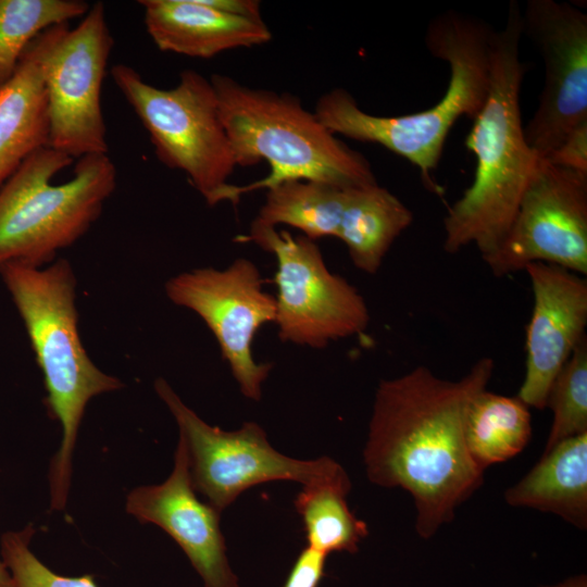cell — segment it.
Segmentation results:
<instances>
[{"instance_id": "6da1fadb", "label": "cell", "mask_w": 587, "mask_h": 587, "mask_svg": "<svg viewBox=\"0 0 587 587\" xmlns=\"http://www.w3.org/2000/svg\"><path fill=\"white\" fill-rule=\"evenodd\" d=\"M490 358L476 361L458 380L424 365L379 382L363 459L369 479L413 497L415 529L429 539L483 484L464 425L470 404L491 378Z\"/></svg>"}, {"instance_id": "7a4b0ae2", "label": "cell", "mask_w": 587, "mask_h": 587, "mask_svg": "<svg viewBox=\"0 0 587 587\" xmlns=\"http://www.w3.org/2000/svg\"><path fill=\"white\" fill-rule=\"evenodd\" d=\"M521 12L510 1L504 25L494 33L489 92L465 139L476 159L474 179L444 220V250L449 253L473 245L484 258L498 247L540 159L522 124L526 66L520 58Z\"/></svg>"}, {"instance_id": "3957f363", "label": "cell", "mask_w": 587, "mask_h": 587, "mask_svg": "<svg viewBox=\"0 0 587 587\" xmlns=\"http://www.w3.org/2000/svg\"><path fill=\"white\" fill-rule=\"evenodd\" d=\"M495 29L470 14L449 10L427 25L424 41L430 54L449 66L448 87L439 101L423 111L378 116L363 111L345 89L321 96L314 113L333 134L377 143L415 165L428 188L439 190L430 173L437 168L447 136L461 116L474 120L490 86Z\"/></svg>"}, {"instance_id": "277c9868", "label": "cell", "mask_w": 587, "mask_h": 587, "mask_svg": "<svg viewBox=\"0 0 587 587\" xmlns=\"http://www.w3.org/2000/svg\"><path fill=\"white\" fill-rule=\"evenodd\" d=\"M0 275L24 322L47 390L50 416L62 426V440L49 469L50 508H65L72 460L87 403L124 384L89 358L78 333L77 280L71 263L58 259L43 267L9 264Z\"/></svg>"}, {"instance_id": "5b68a950", "label": "cell", "mask_w": 587, "mask_h": 587, "mask_svg": "<svg viewBox=\"0 0 587 587\" xmlns=\"http://www.w3.org/2000/svg\"><path fill=\"white\" fill-rule=\"evenodd\" d=\"M218 111L237 166L261 161L266 177L246 186H226L217 203H238L241 195L287 180H315L341 188L377 184L367 159L339 140L301 101L288 93L250 88L212 74Z\"/></svg>"}, {"instance_id": "8992f818", "label": "cell", "mask_w": 587, "mask_h": 587, "mask_svg": "<svg viewBox=\"0 0 587 587\" xmlns=\"http://www.w3.org/2000/svg\"><path fill=\"white\" fill-rule=\"evenodd\" d=\"M74 160L49 146L29 154L0 187V267H43L79 240L99 218L116 187L108 153L77 159L73 177L52 178Z\"/></svg>"}, {"instance_id": "52a82bcc", "label": "cell", "mask_w": 587, "mask_h": 587, "mask_svg": "<svg viewBox=\"0 0 587 587\" xmlns=\"http://www.w3.org/2000/svg\"><path fill=\"white\" fill-rule=\"evenodd\" d=\"M110 74L148 132L159 161L184 172L208 205H216L237 165L210 79L185 70L174 88L162 89L127 64H114Z\"/></svg>"}, {"instance_id": "ba28073f", "label": "cell", "mask_w": 587, "mask_h": 587, "mask_svg": "<svg viewBox=\"0 0 587 587\" xmlns=\"http://www.w3.org/2000/svg\"><path fill=\"white\" fill-rule=\"evenodd\" d=\"M113 45L100 1L74 28L54 25L29 43L46 88L49 147L73 160L108 153L101 91Z\"/></svg>"}, {"instance_id": "9c48e42d", "label": "cell", "mask_w": 587, "mask_h": 587, "mask_svg": "<svg viewBox=\"0 0 587 587\" xmlns=\"http://www.w3.org/2000/svg\"><path fill=\"white\" fill-rule=\"evenodd\" d=\"M154 389L177 423L193 489L220 512L245 490L262 483L292 480L308 485L345 471L328 457L298 460L282 454L254 422L230 432L209 425L164 378L154 382Z\"/></svg>"}, {"instance_id": "30bf717a", "label": "cell", "mask_w": 587, "mask_h": 587, "mask_svg": "<svg viewBox=\"0 0 587 587\" xmlns=\"http://www.w3.org/2000/svg\"><path fill=\"white\" fill-rule=\"evenodd\" d=\"M253 242L276 258V314L283 342L322 349L332 341L362 334L370 312L363 296L330 272L316 242L276 228L249 230Z\"/></svg>"}, {"instance_id": "8fae6325", "label": "cell", "mask_w": 587, "mask_h": 587, "mask_svg": "<svg viewBox=\"0 0 587 587\" xmlns=\"http://www.w3.org/2000/svg\"><path fill=\"white\" fill-rule=\"evenodd\" d=\"M507 276L535 262L587 275V173L539 159L498 247L482 258Z\"/></svg>"}, {"instance_id": "7c38bea8", "label": "cell", "mask_w": 587, "mask_h": 587, "mask_svg": "<svg viewBox=\"0 0 587 587\" xmlns=\"http://www.w3.org/2000/svg\"><path fill=\"white\" fill-rule=\"evenodd\" d=\"M165 294L172 303L195 312L205 323L241 394L259 401L273 365L257 362L252 345L258 330L274 323L276 300L264 290L258 266L237 258L223 270L193 268L172 276Z\"/></svg>"}, {"instance_id": "4fadbf2b", "label": "cell", "mask_w": 587, "mask_h": 587, "mask_svg": "<svg viewBox=\"0 0 587 587\" xmlns=\"http://www.w3.org/2000/svg\"><path fill=\"white\" fill-rule=\"evenodd\" d=\"M521 18L522 34L545 67L538 107L524 135L538 158L546 159L587 121V15L569 2L528 0Z\"/></svg>"}, {"instance_id": "5bb4252c", "label": "cell", "mask_w": 587, "mask_h": 587, "mask_svg": "<svg viewBox=\"0 0 587 587\" xmlns=\"http://www.w3.org/2000/svg\"><path fill=\"white\" fill-rule=\"evenodd\" d=\"M524 271L534 304L526 326L525 377L517 397L528 408L542 410L553 379L587 338V280L583 275L541 262L530 263Z\"/></svg>"}, {"instance_id": "9a60e30c", "label": "cell", "mask_w": 587, "mask_h": 587, "mask_svg": "<svg viewBox=\"0 0 587 587\" xmlns=\"http://www.w3.org/2000/svg\"><path fill=\"white\" fill-rule=\"evenodd\" d=\"M125 510L140 523L154 524L167 533L189 559L204 587H238L220 527L221 512L198 499L180 438L167 479L134 488L126 497Z\"/></svg>"}, {"instance_id": "2e32d148", "label": "cell", "mask_w": 587, "mask_h": 587, "mask_svg": "<svg viewBox=\"0 0 587 587\" xmlns=\"http://www.w3.org/2000/svg\"><path fill=\"white\" fill-rule=\"evenodd\" d=\"M147 33L165 52L209 59L221 52L266 43L262 20L221 12L204 0H140Z\"/></svg>"}, {"instance_id": "e0dca14e", "label": "cell", "mask_w": 587, "mask_h": 587, "mask_svg": "<svg viewBox=\"0 0 587 587\" xmlns=\"http://www.w3.org/2000/svg\"><path fill=\"white\" fill-rule=\"evenodd\" d=\"M512 507L553 513L578 529L587 528V433L566 438L547 452L504 492Z\"/></svg>"}, {"instance_id": "ac0fdd59", "label": "cell", "mask_w": 587, "mask_h": 587, "mask_svg": "<svg viewBox=\"0 0 587 587\" xmlns=\"http://www.w3.org/2000/svg\"><path fill=\"white\" fill-rule=\"evenodd\" d=\"M49 146L46 88L28 45L13 77L0 87V187L37 149Z\"/></svg>"}, {"instance_id": "d6986e66", "label": "cell", "mask_w": 587, "mask_h": 587, "mask_svg": "<svg viewBox=\"0 0 587 587\" xmlns=\"http://www.w3.org/2000/svg\"><path fill=\"white\" fill-rule=\"evenodd\" d=\"M413 221L411 210L378 184L351 188L337 238L358 270L374 275L394 241Z\"/></svg>"}, {"instance_id": "ffe728a7", "label": "cell", "mask_w": 587, "mask_h": 587, "mask_svg": "<svg viewBox=\"0 0 587 587\" xmlns=\"http://www.w3.org/2000/svg\"><path fill=\"white\" fill-rule=\"evenodd\" d=\"M350 189L315 180L283 182L266 189L265 201L249 230L285 224L314 241L337 237Z\"/></svg>"}, {"instance_id": "44dd1931", "label": "cell", "mask_w": 587, "mask_h": 587, "mask_svg": "<svg viewBox=\"0 0 587 587\" xmlns=\"http://www.w3.org/2000/svg\"><path fill=\"white\" fill-rule=\"evenodd\" d=\"M464 437L472 460L482 471L504 462L522 452L530 440L529 408L517 396L484 389L470 404Z\"/></svg>"}, {"instance_id": "7402d4cb", "label": "cell", "mask_w": 587, "mask_h": 587, "mask_svg": "<svg viewBox=\"0 0 587 587\" xmlns=\"http://www.w3.org/2000/svg\"><path fill=\"white\" fill-rule=\"evenodd\" d=\"M351 483L346 471L308 485L297 495L295 508L301 516L308 547L324 554L353 553L369 534L367 525L349 509L346 497Z\"/></svg>"}, {"instance_id": "603a6c76", "label": "cell", "mask_w": 587, "mask_h": 587, "mask_svg": "<svg viewBox=\"0 0 587 587\" xmlns=\"http://www.w3.org/2000/svg\"><path fill=\"white\" fill-rule=\"evenodd\" d=\"M89 8L84 0H0V87L13 77L35 37L84 16Z\"/></svg>"}, {"instance_id": "cb8c5ba5", "label": "cell", "mask_w": 587, "mask_h": 587, "mask_svg": "<svg viewBox=\"0 0 587 587\" xmlns=\"http://www.w3.org/2000/svg\"><path fill=\"white\" fill-rule=\"evenodd\" d=\"M546 408L552 411L553 420L544 452L566 438L587 433V338L553 379Z\"/></svg>"}, {"instance_id": "d4e9b609", "label": "cell", "mask_w": 587, "mask_h": 587, "mask_svg": "<svg viewBox=\"0 0 587 587\" xmlns=\"http://www.w3.org/2000/svg\"><path fill=\"white\" fill-rule=\"evenodd\" d=\"M34 534L33 524H28L21 530L2 535L1 560L10 571L15 587H98L93 575L68 577L46 566L29 548Z\"/></svg>"}, {"instance_id": "484cf974", "label": "cell", "mask_w": 587, "mask_h": 587, "mask_svg": "<svg viewBox=\"0 0 587 587\" xmlns=\"http://www.w3.org/2000/svg\"><path fill=\"white\" fill-rule=\"evenodd\" d=\"M546 160L562 167L587 173V121L573 128Z\"/></svg>"}, {"instance_id": "4316f807", "label": "cell", "mask_w": 587, "mask_h": 587, "mask_svg": "<svg viewBox=\"0 0 587 587\" xmlns=\"http://www.w3.org/2000/svg\"><path fill=\"white\" fill-rule=\"evenodd\" d=\"M326 557L307 546L297 557L282 587H317L324 575Z\"/></svg>"}, {"instance_id": "83f0119b", "label": "cell", "mask_w": 587, "mask_h": 587, "mask_svg": "<svg viewBox=\"0 0 587 587\" xmlns=\"http://www.w3.org/2000/svg\"><path fill=\"white\" fill-rule=\"evenodd\" d=\"M540 587H587V576L585 574H578L560 583L553 585H542Z\"/></svg>"}, {"instance_id": "f1b7e54d", "label": "cell", "mask_w": 587, "mask_h": 587, "mask_svg": "<svg viewBox=\"0 0 587 587\" xmlns=\"http://www.w3.org/2000/svg\"><path fill=\"white\" fill-rule=\"evenodd\" d=\"M0 587H15L10 571L2 560H0Z\"/></svg>"}]
</instances>
